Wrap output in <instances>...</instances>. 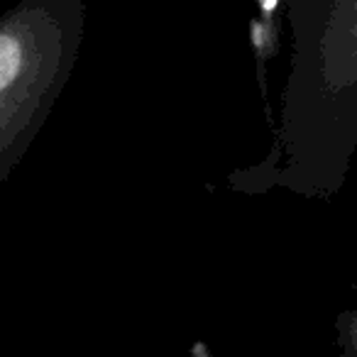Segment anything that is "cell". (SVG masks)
<instances>
[{
	"label": "cell",
	"mask_w": 357,
	"mask_h": 357,
	"mask_svg": "<svg viewBox=\"0 0 357 357\" xmlns=\"http://www.w3.org/2000/svg\"><path fill=\"white\" fill-rule=\"evenodd\" d=\"M22 69V47L13 35H0V91H6Z\"/></svg>",
	"instance_id": "obj_1"
},
{
	"label": "cell",
	"mask_w": 357,
	"mask_h": 357,
	"mask_svg": "<svg viewBox=\"0 0 357 357\" xmlns=\"http://www.w3.org/2000/svg\"><path fill=\"white\" fill-rule=\"evenodd\" d=\"M259 3H262L264 13H274V8H277V0H259Z\"/></svg>",
	"instance_id": "obj_2"
}]
</instances>
